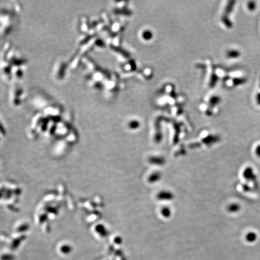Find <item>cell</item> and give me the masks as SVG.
Listing matches in <instances>:
<instances>
[{
  "mask_svg": "<svg viewBox=\"0 0 260 260\" xmlns=\"http://www.w3.org/2000/svg\"><path fill=\"white\" fill-rule=\"evenodd\" d=\"M152 32L149 29H144L140 32V37L143 40L150 41L153 37Z\"/></svg>",
  "mask_w": 260,
  "mask_h": 260,
  "instance_id": "obj_1",
  "label": "cell"
}]
</instances>
